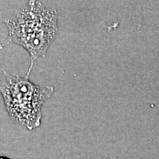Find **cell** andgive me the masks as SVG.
Instances as JSON below:
<instances>
[{"instance_id":"obj_1","label":"cell","mask_w":159,"mask_h":159,"mask_svg":"<svg viewBox=\"0 0 159 159\" xmlns=\"http://www.w3.org/2000/svg\"><path fill=\"white\" fill-rule=\"evenodd\" d=\"M57 11L38 1H30L14 16L5 21L7 35L0 49L10 43L21 46L28 52L32 62L44 57L58 31Z\"/></svg>"},{"instance_id":"obj_2","label":"cell","mask_w":159,"mask_h":159,"mask_svg":"<svg viewBox=\"0 0 159 159\" xmlns=\"http://www.w3.org/2000/svg\"><path fill=\"white\" fill-rule=\"evenodd\" d=\"M34 62L25 76L12 75L3 70L0 75V94L11 118L29 130L40 127L42 110L54 93V87L36 85L30 80Z\"/></svg>"},{"instance_id":"obj_3","label":"cell","mask_w":159,"mask_h":159,"mask_svg":"<svg viewBox=\"0 0 159 159\" xmlns=\"http://www.w3.org/2000/svg\"><path fill=\"white\" fill-rule=\"evenodd\" d=\"M0 159H12L11 158L7 156H0Z\"/></svg>"}]
</instances>
